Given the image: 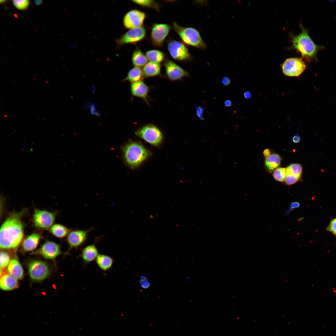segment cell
<instances>
[{
	"instance_id": "6da1fadb",
	"label": "cell",
	"mask_w": 336,
	"mask_h": 336,
	"mask_svg": "<svg viewBox=\"0 0 336 336\" xmlns=\"http://www.w3.org/2000/svg\"><path fill=\"white\" fill-rule=\"evenodd\" d=\"M25 211L10 214L2 224L0 231V246L2 250H15L24 236L21 217Z\"/></svg>"
},
{
	"instance_id": "7a4b0ae2",
	"label": "cell",
	"mask_w": 336,
	"mask_h": 336,
	"mask_svg": "<svg viewBox=\"0 0 336 336\" xmlns=\"http://www.w3.org/2000/svg\"><path fill=\"white\" fill-rule=\"evenodd\" d=\"M300 26L301 32L292 37V47L308 60H316L318 52L324 47L315 44L309 36L308 30L302 25Z\"/></svg>"
},
{
	"instance_id": "3957f363",
	"label": "cell",
	"mask_w": 336,
	"mask_h": 336,
	"mask_svg": "<svg viewBox=\"0 0 336 336\" xmlns=\"http://www.w3.org/2000/svg\"><path fill=\"white\" fill-rule=\"evenodd\" d=\"M123 152L126 162L133 168L139 166L149 155L148 151L142 145L134 142L125 145L123 147Z\"/></svg>"
},
{
	"instance_id": "277c9868",
	"label": "cell",
	"mask_w": 336,
	"mask_h": 336,
	"mask_svg": "<svg viewBox=\"0 0 336 336\" xmlns=\"http://www.w3.org/2000/svg\"><path fill=\"white\" fill-rule=\"evenodd\" d=\"M173 28L185 44L199 49L206 48V45L199 32L192 27H183L174 22Z\"/></svg>"
},
{
	"instance_id": "5b68a950",
	"label": "cell",
	"mask_w": 336,
	"mask_h": 336,
	"mask_svg": "<svg viewBox=\"0 0 336 336\" xmlns=\"http://www.w3.org/2000/svg\"><path fill=\"white\" fill-rule=\"evenodd\" d=\"M136 135L150 144L157 146L161 142L163 136L160 130L152 124H147L138 129Z\"/></svg>"
},
{
	"instance_id": "8992f818",
	"label": "cell",
	"mask_w": 336,
	"mask_h": 336,
	"mask_svg": "<svg viewBox=\"0 0 336 336\" xmlns=\"http://www.w3.org/2000/svg\"><path fill=\"white\" fill-rule=\"evenodd\" d=\"M28 271L30 279L36 282L42 281L48 278L50 270L48 264L44 262L33 260L28 264Z\"/></svg>"
},
{
	"instance_id": "52a82bcc",
	"label": "cell",
	"mask_w": 336,
	"mask_h": 336,
	"mask_svg": "<svg viewBox=\"0 0 336 336\" xmlns=\"http://www.w3.org/2000/svg\"><path fill=\"white\" fill-rule=\"evenodd\" d=\"M306 67L301 58H291L287 59L282 65V72L285 75L290 77L299 76Z\"/></svg>"
},
{
	"instance_id": "ba28073f",
	"label": "cell",
	"mask_w": 336,
	"mask_h": 336,
	"mask_svg": "<svg viewBox=\"0 0 336 336\" xmlns=\"http://www.w3.org/2000/svg\"><path fill=\"white\" fill-rule=\"evenodd\" d=\"M55 216V212L35 209L33 216V222L37 228H49L53 225Z\"/></svg>"
},
{
	"instance_id": "9c48e42d",
	"label": "cell",
	"mask_w": 336,
	"mask_h": 336,
	"mask_svg": "<svg viewBox=\"0 0 336 336\" xmlns=\"http://www.w3.org/2000/svg\"><path fill=\"white\" fill-rule=\"evenodd\" d=\"M171 29L170 25L164 23H155L152 28L150 40L155 46L160 47L163 44Z\"/></svg>"
},
{
	"instance_id": "30bf717a",
	"label": "cell",
	"mask_w": 336,
	"mask_h": 336,
	"mask_svg": "<svg viewBox=\"0 0 336 336\" xmlns=\"http://www.w3.org/2000/svg\"><path fill=\"white\" fill-rule=\"evenodd\" d=\"M168 51L173 58L178 61L188 60L190 54L188 49L184 44L175 40H171L168 43Z\"/></svg>"
},
{
	"instance_id": "8fae6325",
	"label": "cell",
	"mask_w": 336,
	"mask_h": 336,
	"mask_svg": "<svg viewBox=\"0 0 336 336\" xmlns=\"http://www.w3.org/2000/svg\"><path fill=\"white\" fill-rule=\"evenodd\" d=\"M163 65L166 77L171 81H176L189 76L187 72L168 58H166Z\"/></svg>"
},
{
	"instance_id": "7c38bea8",
	"label": "cell",
	"mask_w": 336,
	"mask_h": 336,
	"mask_svg": "<svg viewBox=\"0 0 336 336\" xmlns=\"http://www.w3.org/2000/svg\"><path fill=\"white\" fill-rule=\"evenodd\" d=\"M147 31L143 26L130 29L117 40L119 45L133 44L140 42L146 37Z\"/></svg>"
},
{
	"instance_id": "4fadbf2b",
	"label": "cell",
	"mask_w": 336,
	"mask_h": 336,
	"mask_svg": "<svg viewBox=\"0 0 336 336\" xmlns=\"http://www.w3.org/2000/svg\"><path fill=\"white\" fill-rule=\"evenodd\" d=\"M146 15L145 12L136 10H132L125 15L123 24L127 29H131L142 26Z\"/></svg>"
},
{
	"instance_id": "5bb4252c",
	"label": "cell",
	"mask_w": 336,
	"mask_h": 336,
	"mask_svg": "<svg viewBox=\"0 0 336 336\" xmlns=\"http://www.w3.org/2000/svg\"><path fill=\"white\" fill-rule=\"evenodd\" d=\"M92 228L88 230L76 229L70 231L67 236V241L69 249H77L86 241L88 235Z\"/></svg>"
},
{
	"instance_id": "9a60e30c",
	"label": "cell",
	"mask_w": 336,
	"mask_h": 336,
	"mask_svg": "<svg viewBox=\"0 0 336 336\" xmlns=\"http://www.w3.org/2000/svg\"><path fill=\"white\" fill-rule=\"evenodd\" d=\"M36 252L45 259H53L61 254V251L58 244L48 241L45 242Z\"/></svg>"
},
{
	"instance_id": "2e32d148",
	"label": "cell",
	"mask_w": 336,
	"mask_h": 336,
	"mask_svg": "<svg viewBox=\"0 0 336 336\" xmlns=\"http://www.w3.org/2000/svg\"><path fill=\"white\" fill-rule=\"evenodd\" d=\"M130 90L133 96L142 99L149 105L148 100L150 88L142 80L131 83Z\"/></svg>"
},
{
	"instance_id": "e0dca14e",
	"label": "cell",
	"mask_w": 336,
	"mask_h": 336,
	"mask_svg": "<svg viewBox=\"0 0 336 336\" xmlns=\"http://www.w3.org/2000/svg\"><path fill=\"white\" fill-rule=\"evenodd\" d=\"M99 254L97 248L94 243L83 248L80 255L84 264H86L96 260Z\"/></svg>"
},
{
	"instance_id": "ac0fdd59",
	"label": "cell",
	"mask_w": 336,
	"mask_h": 336,
	"mask_svg": "<svg viewBox=\"0 0 336 336\" xmlns=\"http://www.w3.org/2000/svg\"><path fill=\"white\" fill-rule=\"evenodd\" d=\"M41 236L37 233H34L26 237L22 241L21 247L24 252L33 250L37 247Z\"/></svg>"
},
{
	"instance_id": "d6986e66",
	"label": "cell",
	"mask_w": 336,
	"mask_h": 336,
	"mask_svg": "<svg viewBox=\"0 0 336 336\" xmlns=\"http://www.w3.org/2000/svg\"><path fill=\"white\" fill-rule=\"evenodd\" d=\"M7 271L10 275L17 280L21 279L24 275L23 268L16 259H12L8 265Z\"/></svg>"
},
{
	"instance_id": "ffe728a7",
	"label": "cell",
	"mask_w": 336,
	"mask_h": 336,
	"mask_svg": "<svg viewBox=\"0 0 336 336\" xmlns=\"http://www.w3.org/2000/svg\"><path fill=\"white\" fill-rule=\"evenodd\" d=\"M161 67L160 63L149 61L142 69L144 77L149 78L161 75Z\"/></svg>"
},
{
	"instance_id": "44dd1931",
	"label": "cell",
	"mask_w": 336,
	"mask_h": 336,
	"mask_svg": "<svg viewBox=\"0 0 336 336\" xmlns=\"http://www.w3.org/2000/svg\"><path fill=\"white\" fill-rule=\"evenodd\" d=\"M17 280L9 274H4L0 280L1 289L4 291H11L17 288L18 283Z\"/></svg>"
},
{
	"instance_id": "7402d4cb",
	"label": "cell",
	"mask_w": 336,
	"mask_h": 336,
	"mask_svg": "<svg viewBox=\"0 0 336 336\" xmlns=\"http://www.w3.org/2000/svg\"><path fill=\"white\" fill-rule=\"evenodd\" d=\"M96 261L97 266L102 270L106 271L110 269L114 263V259L110 256L104 254H99L97 257Z\"/></svg>"
},
{
	"instance_id": "603a6c76",
	"label": "cell",
	"mask_w": 336,
	"mask_h": 336,
	"mask_svg": "<svg viewBox=\"0 0 336 336\" xmlns=\"http://www.w3.org/2000/svg\"><path fill=\"white\" fill-rule=\"evenodd\" d=\"M148 59L146 56L138 48L133 51L132 58V64L134 67L140 68L144 67L148 63Z\"/></svg>"
},
{
	"instance_id": "cb8c5ba5",
	"label": "cell",
	"mask_w": 336,
	"mask_h": 336,
	"mask_svg": "<svg viewBox=\"0 0 336 336\" xmlns=\"http://www.w3.org/2000/svg\"><path fill=\"white\" fill-rule=\"evenodd\" d=\"M281 158L277 154H271L265 158V165L267 170L270 172H272L280 165Z\"/></svg>"
},
{
	"instance_id": "d4e9b609",
	"label": "cell",
	"mask_w": 336,
	"mask_h": 336,
	"mask_svg": "<svg viewBox=\"0 0 336 336\" xmlns=\"http://www.w3.org/2000/svg\"><path fill=\"white\" fill-rule=\"evenodd\" d=\"M142 70L140 68L134 67L128 72L124 81L133 83L142 81L144 77Z\"/></svg>"
},
{
	"instance_id": "484cf974",
	"label": "cell",
	"mask_w": 336,
	"mask_h": 336,
	"mask_svg": "<svg viewBox=\"0 0 336 336\" xmlns=\"http://www.w3.org/2000/svg\"><path fill=\"white\" fill-rule=\"evenodd\" d=\"M49 231L54 236L63 238L67 236L70 230L62 225L56 224L53 225L49 228Z\"/></svg>"
},
{
	"instance_id": "4316f807",
	"label": "cell",
	"mask_w": 336,
	"mask_h": 336,
	"mask_svg": "<svg viewBox=\"0 0 336 336\" xmlns=\"http://www.w3.org/2000/svg\"><path fill=\"white\" fill-rule=\"evenodd\" d=\"M145 55L150 61L160 63L164 60L165 58V54L162 52L156 49L147 51Z\"/></svg>"
},
{
	"instance_id": "83f0119b",
	"label": "cell",
	"mask_w": 336,
	"mask_h": 336,
	"mask_svg": "<svg viewBox=\"0 0 336 336\" xmlns=\"http://www.w3.org/2000/svg\"><path fill=\"white\" fill-rule=\"evenodd\" d=\"M302 167L298 163L290 165L286 168V175H292L300 179L302 172Z\"/></svg>"
},
{
	"instance_id": "f1b7e54d",
	"label": "cell",
	"mask_w": 336,
	"mask_h": 336,
	"mask_svg": "<svg viewBox=\"0 0 336 336\" xmlns=\"http://www.w3.org/2000/svg\"><path fill=\"white\" fill-rule=\"evenodd\" d=\"M132 1L133 2L142 7L153 9L157 12H159L160 9L159 4L154 0H133Z\"/></svg>"
},
{
	"instance_id": "f546056e",
	"label": "cell",
	"mask_w": 336,
	"mask_h": 336,
	"mask_svg": "<svg viewBox=\"0 0 336 336\" xmlns=\"http://www.w3.org/2000/svg\"><path fill=\"white\" fill-rule=\"evenodd\" d=\"M273 175L274 179L278 181L283 182L286 175V168L278 167L273 172Z\"/></svg>"
},
{
	"instance_id": "4dcf8cb0",
	"label": "cell",
	"mask_w": 336,
	"mask_h": 336,
	"mask_svg": "<svg viewBox=\"0 0 336 336\" xmlns=\"http://www.w3.org/2000/svg\"><path fill=\"white\" fill-rule=\"evenodd\" d=\"M10 256L8 253L2 250L0 252V267L1 269H4L10 263Z\"/></svg>"
},
{
	"instance_id": "1f68e13d",
	"label": "cell",
	"mask_w": 336,
	"mask_h": 336,
	"mask_svg": "<svg viewBox=\"0 0 336 336\" xmlns=\"http://www.w3.org/2000/svg\"><path fill=\"white\" fill-rule=\"evenodd\" d=\"M12 2L16 8L22 11L26 10L29 7L30 3L28 0H13Z\"/></svg>"
},
{
	"instance_id": "d6a6232c",
	"label": "cell",
	"mask_w": 336,
	"mask_h": 336,
	"mask_svg": "<svg viewBox=\"0 0 336 336\" xmlns=\"http://www.w3.org/2000/svg\"><path fill=\"white\" fill-rule=\"evenodd\" d=\"M300 180L299 178L293 175H286L284 182L287 185H291L296 183Z\"/></svg>"
},
{
	"instance_id": "836d02e7",
	"label": "cell",
	"mask_w": 336,
	"mask_h": 336,
	"mask_svg": "<svg viewBox=\"0 0 336 336\" xmlns=\"http://www.w3.org/2000/svg\"><path fill=\"white\" fill-rule=\"evenodd\" d=\"M327 231L336 235V218L333 219L326 228Z\"/></svg>"
},
{
	"instance_id": "e575fe53",
	"label": "cell",
	"mask_w": 336,
	"mask_h": 336,
	"mask_svg": "<svg viewBox=\"0 0 336 336\" xmlns=\"http://www.w3.org/2000/svg\"><path fill=\"white\" fill-rule=\"evenodd\" d=\"M204 108L200 106H197L196 107V114L197 116L200 119L203 120L204 118L203 115Z\"/></svg>"
},
{
	"instance_id": "d590c367",
	"label": "cell",
	"mask_w": 336,
	"mask_h": 336,
	"mask_svg": "<svg viewBox=\"0 0 336 336\" xmlns=\"http://www.w3.org/2000/svg\"><path fill=\"white\" fill-rule=\"evenodd\" d=\"M222 82L223 85L227 86L230 83L231 81L228 77H225L222 78Z\"/></svg>"
},
{
	"instance_id": "8d00e7d4",
	"label": "cell",
	"mask_w": 336,
	"mask_h": 336,
	"mask_svg": "<svg viewBox=\"0 0 336 336\" xmlns=\"http://www.w3.org/2000/svg\"><path fill=\"white\" fill-rule=\"evenodd\" d=\"M301 140L300 136L298 133L295 134L292 138V141L295 143L299 142Z\"/></svg>"
},
{
	"instance_id": "74e56055",
	"label": "cell",
	"mask_w": 336,
	"mask_h": 336,
	"mask_svg": "<svg viewBox=\"0 0 336 336\" xmlns=\"http://www.w3.org/2000/svg\"><path fill=\"white\" fill-rule=\"evenodd\" d=\"M150 285L149 282L147 280L141 283V287L144 289H147L148 288Z\"/></svg>"
},
{
	"instance_id": "f35d334b",
	"label": "cell",
	"mask_w": 336,
	"mask_h": 336,
	"mask_svg": "<svg viewBox=\"0 0 336 336\" xmlns=\"http://www.w3.org/2000/svg\"><path fill=\"white\" fill-rule=\"evenodd\" d=\"M271 152L270 150L268 148L265 149L263 152V154L265 158L271 155Z\"/></svg>"
},
{
	"instance_id": "ab89813d",
	"label": "cell",
	"mask_w": 336,
	"mask_h": 336,
	"mask_svg": "<svg viewBox=\"0 0 336 336\" xmlns=\"http://www.w3.org/2000/svg\"><path fill=\"white\" fill-rule=\"evenodd\" d=\"M300 205V204L298 202H294L291 203L290 207L292 209H293L298 208Z\"/></svg>"
},
{
	"instance_id": "60d3db41",
	"label": "cell",
	"mask_w": 336,
	"mask_h": 336,
	"mask_svg": "<svg viewBox=\"0 0 336 336\" xmlns=\"http://www.w3.org/2000/svg\"><path fill=\"white\" fill-rule=\"evenodd\" d=\"M244 96L247 99H250L251 97V94L249 91H246L244 93Z\"/></svg>"
},
{
	"instance_id": "b9f144b4",
	"label": "cell",
	"mask_w": 336,
	"mask_h": 336,
	"mask_svg": "<svg viewBox=\"0 0 336 336\" xmlns=\"http://www.w3.org/2000/svg\"><path fill=\"white\" fill-rule=\"evenodd\" d=\"M224 105L225 107H230L232 105V102L231 100H227L224 102Z\"/></svg>"
},
{
	"instance_id": "7bdbcfd3",
	"label": "cell",
	"mask_w": 336,
	"mask_h": 336,
	"mask_svg": "<svg viewBox=\"0 0 336 336\" xmlns=\"http://www.w3.org/2000/svg\"><path fill=\"white\" fill-rule=\"evenodd\" d=\"M147 280V278L145 276H142L141 277L139 280V283H141Z\"/></svg>"
},
{
	"instance_id": "ee69618b",
	"label": "cell",
	"mask_w": 336,
	"mask_h": 336,
	"mask_svg": "<svg viewBox=\"0 0 336 336\" xmlns=\"http://www.w3.org/2000/svg\"><path fill=\"white\" fill-rule=\"evenodd\" d=\"M42 2L43 1L41 0H35V3L37 6L41 5Z\"/></svg>"
},
{
	"instance_id": "f6af8a7d",
	"label": "cell",
	"mask_w": 336,
	"mask_h": 336,
	"mask_svg": "<svg viewBox=\"0 0 336 336\" xmlns=\"http://www.w3.org/2000/svg\"><path fill=\"white\" fill-rule=\"evenodd\" d=\"M7 1V0H1L0 1V3H4L6 2Z\"/></svg>"
},
{
	"instance_id": "bcb514c9",
	"label": "cell",
	"mask_w": 336,
	"mask_h": 336,
	"mask_svg": "<svg viewBox=\"0 0 336 336\" xmlns=\"http://www.w3.org/2000/svg\"><path fill=\"white\" fill-rule=\"evenodd\" d=\"M4 117H6V118H7V114H4Z\"/></svg>"
},
{
	"instance_id": "7dc6e473",
	"label": "cell",
	"mask_w": 336,
	"mask_h": 336,
	"mask_svg": "<svg viewBox=\"0 0 336 336\" xmlns=\"http://www.w3.org/2000/svg\"><path fill=\"white\" fill-rule=\"evenodd\" d=\"M45 82L47 83L48 84H49V82L48 81L45 80Z\"/></svg>"
},
{
	"instance_id": "c3c4849f",
	"label": "cell",
	"mask_w": 336,
	"mask_h": 336,
	"mask_svg": "<svg viewBox=\"0 0 336 336\" xmlns=\"http://www.w3.org/2000/svg\"><path fill=\"white\" fill-rule=\"evenodd\" d=\"M33 80H34L35 81H36V79L35 78H33Z\"/></svg>"
},
{
	"instance_id": "681fc988",
	"label": "cell",
	"mask_w": 336,
	"mask_h": 336,
	"mask_svg": "<svg viewBox=\"0 0 336 336\" xmlns=\"http://www.w3.org/2000/svg\"><path fill=\"white\" fill-rule=\"evenodd\" d=\"M13 81H14V82H16L15 80H13Z\"/></svg>"
},
{
	"instance_id": "f907efd6",
	"label": "cell",
	"mask_w": 336,
	"mask_h": 336,
	"mask_svg": "<svg viewBox=\"0 0 336 336\" xmlns=\"http://www.w3.org/2000/svg\"><path fill=\"white\" fill-rule=\"evenodd\" d=\"M43 119V120H44V121H45V119Z\"/></svg>"
},
{
	"instance_id": "816d5d0a",
	"label": "cell",
	"mask_w": 336,
	"mask_h": 336,
	"mask_svg": "<svg viewBox=\"0 0 336 336\" xmlns=\"http://www.w3.org/2000/svg\"><path fill=\"white\" fill-rule=\"evenodd\" d=\"M47 120H48V121H50V120H49V119H47Z\"/></svg>"
},
{
	"instance_id": "f5cc1de1",
	"label": "cell",
	"mask_w": 336,
	"mask_h": 336,
	"mask_svg": "<svg viewBox=\"0 0 336 336\" xmlns=\"http://www.w3.org/2000/svg\"><path fill=\"white\" fill-rule=\"evenodd\" d=\"M34 75L35 76V74H34Z\"/></svg>"
}]
</instances>
